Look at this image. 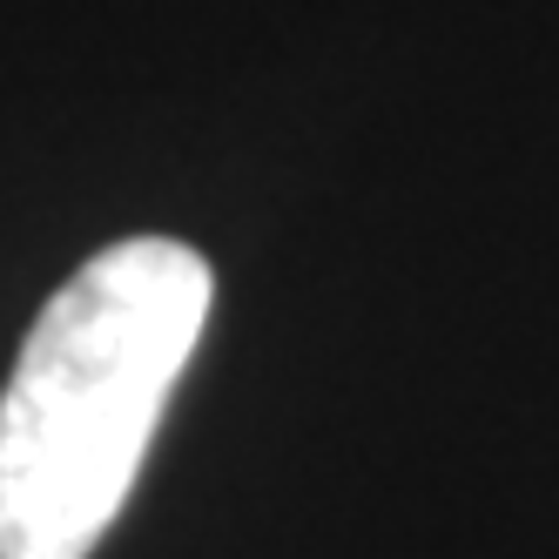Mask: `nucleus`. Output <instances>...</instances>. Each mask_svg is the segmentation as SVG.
<instances>
[{
    "mask_svg": "<svg viewBox=\"0 0 559 559\" xmlns=\"http://www.w3.org/2000/svg\"><path fill=\"white\" fill-rule=\"evenodd\" d=\"M210 304L216 270L176 236H122L41 304L0 391V559H88L102 546Z\"/></svg>",
    "mask_w": 559,
    "mask_h": 559,
    "instance_id": "nucleus-1",
    "label": "nucleus"
}]
</instances>
